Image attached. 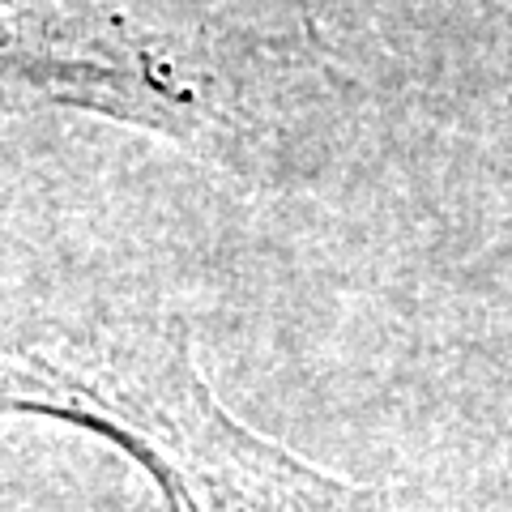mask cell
I'll list each match as a JSON object with an SVG mask.
<instances>
[{
  "instance_id": "6da1fadb",
  "label": "cell",
  "mask_w": 512,
  "mask_h": 512,
  "mask_svg": "<svg viewBox=\"0 0 512 512\" xmlns=\"http://www.w3.org/2000/svg\"><path fill=\"white\" fill-rule=\"evenodd\" d=\"M107 423L167 483L175 512H384L376 495L333 483L231 427L188 372L124 397Z\"/></svg>"
}]
</instances>
